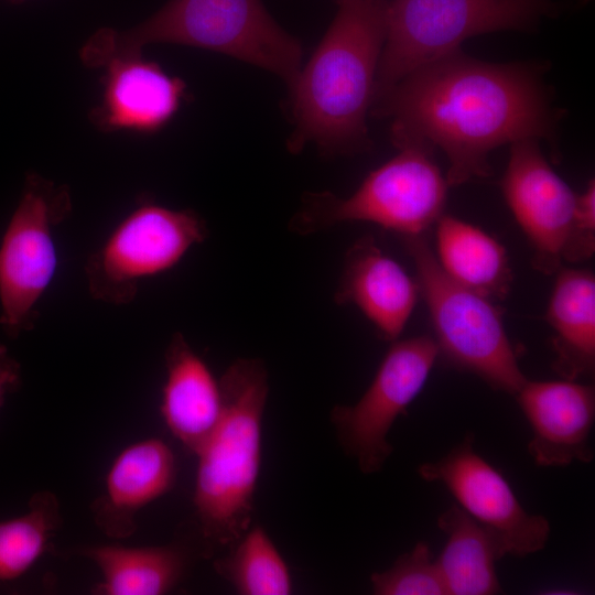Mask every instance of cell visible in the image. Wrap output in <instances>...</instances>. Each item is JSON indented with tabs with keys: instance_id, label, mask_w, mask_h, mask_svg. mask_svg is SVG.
I'll use <instances>...</instances> for the list:
<instances>
[{
	"instance_id": "obj_19",
	"label": "cell",
	"mask_w": 595,
	"mask_h": 595,
	"mask_svg": "<svg viewBox=\"0 0 595 595\" xmlns=\"http://www.w3.org/2000/svg\"><path fill=\"white\" fill-rule=\"evenodd\" d=\"M550 296L547 321L553 329V369L575 380L595 366V278L588 270L563 266Z\"/></svg>"
},
{
	"instance_id": "obj_15",
	"label": "cell",
	"mask_w": 595,
	"mask_h": 595,
	"mask_svg": "<svg viewBox=\"0 0 595 595\" xmlns=\"http://www.w3.org/2000/svg\"><path fill=\"white\" fill-rule=\"evenodd\" d=\"M419 296L416 279L386 255L371 236H364L350 246L335 302L357 306L383 339L399 338Z\"/></svg>"
},
{
	"instance_id": "obj_7",
	"label": "cell",
	"mask_w": 595,
	"mask_h": 595,
	"mask_svg": "<svg viewBox=\"0 0 595 595\" xmlns=\"http://www.w3.org/2000/svg\"><path fill=\"white\" fill-rule=\"evenodd\" d=\"M446 191L431 152L401 148L348 197L309 193L290 228L310 235L340 223L370 221L401 237L423 236L442 216Z\"/></svg>"
},
{
	"instance_id": "obj_18",
	"label": "cell",
	"mask_w": 595,
	"mask_h": 595,
	"mask_svg": "<svg viewBox=\"0 0 595 595\" xmlns=\"http://www.w3.org/2000/svg\"><path fill=\"white\" fill-rule=\"evenodd\" d=\"M446 536L435 559L447 594L493 595L501 592L496 562L507 554L500 536L482 524L458 505H452L437 518Z\"/></svg>"
},
{
	"instance_id": "obj_11",
	"label": "cell",
	"mask_w": 595,
	"mask_h": 595,
	"mask_svg": "<svg viewBox=\"0 0 595 595\" xmlns=\"http://www.w3.org/2000/svg\"><path fill=\"white\" fill-rule=\"evenodd\" d=\"M473 440L468 434L440 459L421 464L420 477L443 484L461 508L500 536L507 554L522 558L542 550L549 520L522 507L506 478L474 450Z\"/></svg>"
},
{
	"instance_id": "obj_8",
	"label": "cell",
	"mask_w": 595,
	"mask_h": 595,
	"mask_svg": "<svg viewBox=\"0 0 595 595\" xmlns=\"http://www.w3.org/2000/svg\"><path fill=\"white\" fill-rule=\"evenodd\" d=\"M207 235L205 221L194 210L143 202L87 258L88 292L100 302L127 305L144 278L173 268Z\"/></svg>"
},
{
	"instance_id": "obj_25",
	"label": "cell",
	"mask_w": 595,
	"mask_h": 595,
	"mask_svg": "<svg viewBox=\"0 0 595 595\" xmlns=\"http://www.w3.org/2000/svg\"><path fill=\"white\" fill-rule=\"evenodd\" d=\"M595 250V185L591 181L583 194L576 196L571 229L563 250V261L589 259Z\"/></svg>"
},
{
	"instance_id": "obj_12",
	"label": "cell",
	"mask_w": 595,
	"mask_h": 595,
	"mask_svg": "<svg viewBox=\"0 0 595 595\" xmlns=\"http://www.w3.org/2000/svg\"><path fill=\"white\" fill-rule=\"evenodd\" d=\"M501 188L532 248L533 268L554 274L562 267L577 194L549 165L538 139L511 143Z\"/></svg>"
},
{
	"instance_id": "obj_13",
	"label": "cell",
	"mask_w": 595,
	"mask_h": 595,
	"mask_svg": "<svg viewBox=\"0 0 595 595\" xmlns=\"http://www.w3.org/2000/svg\"><path fill=\"white\" fill-rule=\"evenodd\" d=\"M532 430L528 452L541 467L589 463L594 451L589 435L595 419L593 386L564 379H527L515 394Z\"/></svg>"
},
{
	"instance_id": "obj_23",
	"label": "cell",
	"mask_w": 595,
	"mask_h": 595,
	"mask_svg": "<svg viewBox=\"0 0 595 595\" xmlns=\"http://www.w3.org/2000/svg\"><path fill=\"white\" fill-rule=\"evenodd\" d=\"M62 522L60 500L48 490L35 493L24 515L0 522V582L21 576L48 551Z\"/></svg>"
},
{
	"instance_id": "obj_10",
	"label": "cell",
	"mask_w": 595,
	"mask_h": 595,
	"mask_svg": "<svg viewBox=\"0 0 595 595\" xmlns=\"http://www.w3.org/2000/svg\"><path fill=\"white\" fill-rule=\"evenodd\" d=\"M437 358L431 336L393 340L361 398L332 409L337 440L361 473L375 474L383 467L393 451L390 429L421 392Z\"/></svg>"
},
{
	"instance_id": "obj_24",
	"label": "cell",
	"mask_w": 595,
	"mask_h": 595,
	"mask_svg": "<svg viewBox=\"0 0 595 595\" xmlns=\"http://www.w3.org/2000/svg\"><path fill=\"white\" fill-rule=\"evenodd\" d=\"M376 595H447L442 575L426 542L401 554L392 566L370 576Z\"/></svg>"
},
{
	"instance_id": "obj_4",
	"label": "cell",
	"mask_w": 595,
	"mask_h": 595,
	"mask_svg": "<svg viewBox=\"0 0 595 595\" xmlns=\"http://www.w3.org/2000/svg\"><path fill=\"white\" fill-rule=\"evenodd\" d=\"M220 420L196 454L194 506L209 542L231 547L250 528L269 383L263 363L235 360L219 379Z\"/></svg>"
},
{
	"instance_id": "obj_2",
	"label": "cell",
	"mask_w": 595,
	"mask_h": 595,
	"mask_svg": "<svg viewBox=\"0 0 595 595\" xmlns=\"http://www.w3.org/2000/svg\"><path fill=\"white\" fill-rule=\"evenodd\" d=\"M388 0H335L337 12L290 89L288 149L314 143L327 156L370 147L367 112L386 36Z\"/></svg>"
},
{
	"instance_id": "obj_1",
	"label": "cell",
	"mask_w": 595,
	"mask_h": 595,
	"mask_svg": "<svg viewBox=\"0 0 595 595\" xmlns=\"http://www.w3.org/2000/svg\"><path fill=\"white\" fill-rule=\"evenodd\" d=\"M374 104L378 116L391 119L396 147L445 153L450 185L488 176V155L500 145L552 140L558 120L534 69L458 50L414 69Z\"/></svg>"
},
{
	"instance_id": "obj_21",
	"label": "cell",
	"mask_w": 595,
	"mask_h": 595,
	"mask_svg": "<svg viewBox=\"0 0 595 595\" xmlns=\"http://www.w3.org/2000/svg\"><path fill=\"white\" fill-rule=\"evenodd\" d=\"M100 570L99 595H161L171 591L184 570V555L174 547L93 545L80 551Z\"/></svg>"
},
{
	"instance_id": "obj_14",
	"label": "cell",
	"mask_w": 595,
	"mask_h": 595,
	"mask_svg": "<svg viewBox=\"0 0 595 595\" xmlns=\"http://www.w3.org/2000/svg\"><path fill=\"white\" fill-rule=\"evenodd\" d=\"M102 68L101 100L89 119L104 132H156L174 117L186 95L182 79L141 54L112 60Z\"/></svg>"
},
{
	"instance_id": "obj_5",
	"label": "cell",
	"mask_w": 595,
	"mask_h": 595,
	"mask_svg": "<svg viewBox=\"0 0 595 595\" xmlns=\"http://www.w3.org/2000/svg\"><path fill=\"white\" fill-rule=\"evenodd\" d=\"M556 11L553 0H391L375 100L414 69L458 50L474 35L529 31Z\"/></svg>"
},
{
	"instance_id": "obj_20",
	"label": "cell",
	"mask_w": 595,
	"mask_h": 595,
	"mask_svg": "<svg viewBox=\"0 0 595 595\" xmlns=\"http://www.w3.org/2000/svg\"><path fill=\"white\" fill-rule=\"evenodd\" d=\"M436 259L457 283L490 300L505 299L512 272L507 252L495 238L456 217L436 221Z\"/></svg>"
},
{
	"instance_id": "obj_6",
	"label": "cell",
	"mask_w": 595,
	"mask_h": 595,
	"mask_svg": "<svg viewBox=\"0 0 595 595\" xmlns=\"http://www.w3.org/2000/svg\"><path fill=\"white\" fill-rule=\"evenodd\" d=\"M402 244L416 270L439 357L490 388L515 396L528 378L519 367L500 309L448 277L424 235L402 237Z\"/></svg>"
},
{
	"instance_id": "obj_17",
	"label": "cell",
	"mask_w": 595,
	"mask_h": 595,
	"mask_svg": "<svg viewBox=\"0 0 595 595\" xmlns=\"http://www.w3.org/2000/svg\"><path fill=\"white\" fill-rule=\"evenodd\" d=\"M164 358L162 416L171 433L190 452L197 454L221 416L219 380L181 333L172 336Z\"/></svg>"
},
{
	"instance_id": "obj_9",
	"label": "cell",
	"mask_w": 595,
	"mask_h": 595,
	"mask_svg": "<svg viewBox=\"0 0 595 595\" xmlns=\"http://www.w3.org/2000/svg\"><path fill=\"white\" fill-rule=\"evenodd\" d=\"M71 213L66 185L36 173L26 175L0 245V324L11 337L34 324V307L57 268L54 228Z\"/></svg>"
},
{
	"instance_id": "obj_3",
	"label": "cell",
	"mask_w": 595,
	"mask_h": 595,
	"mask_svg": "<svg viewBox=\"0 0 595 595\" xmlns=\"http://www.w3.org/2000/svg\"><path fill=\"white\" fill-rule=\"evenodd\" d=\"M152 43L221 53L278 75L289 87L303 53L300 41L278 24L261 0H169L133 28L99 29L79 57L87 67L102 68L112 60L140 55Z\"/></svg>"
},
{
	"instance_id": "obj_26",
	"label": "cell",
	"mask_w": 595,
	"mask_h": 595,
	"mask_svg": "<svg viewBox=\"0 0 595 595\" xmlns=\"http://www.w3.org/2000/svg\"><path fill=\"white\" fill-rule=\"evenodd\" d=\"M20 382V365L9 356L6 346L0 345V407L9 391Z\"/></svg>"
},
{
	"instance_id": "obj_27",
	"label": "cell",
	"mask_w": 595,
	"mask_h": 595,
	"mask_svg": "<svg viewBox=\"0 0 595 595\" xmlns=\"http://www.w3.org/2000/svg\"><path fill=\"white\" fill-rule=\"evenodd\" d=\"M9 1H11V2H21L23 0H9Z\"/></svg>"
},
{
	"instance_id": "obj_22",
	"label": "cell",
	"mask_w": 595,
	"mask_h": 595,
	"mask_svg": "<svg viewBox=\"0 0 595 595\" xmlns=\"http://www.w3.org/2000/svg\"><path fill=\"white\" fill-rule=\"evenodd\" d=\"M214 569L241 595H288L292 592L290 570L261 527L249 528L226 556L214 562Z\"/></svg>"
},
{
	"instance_id": "obj_16",
	"label": "cell",
	"mask_w": 595,
	"mask_h": 595,
	"mask_svg": "<svg viewBox=\"0 0 595 595\" xmlns=\"http://www.w3.org/2000/svg\"><path fill=\"white\" fill-rule=\"evenodd\" d=\"M176 478V459L160 439L125 448L115 459L105 490L91 504L93 519L107 537L125 539L137 530V513L169 493Z\"/></svg>"
}]
</instances>
